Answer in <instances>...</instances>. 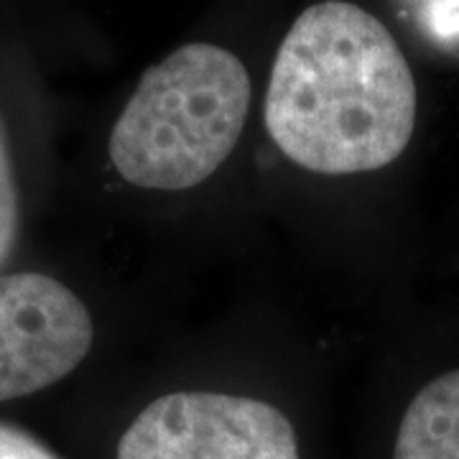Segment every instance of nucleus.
Wrapping results in <instances>:
<instances>
[{
    "mask_svg": "<svg viewBox=\"0 0 459 459\" xmlns=\"http://www.w3.org/2000/svg\"><path fill=\"white\" fill-rule=\"evenodd\" d=\"M265 128L296 166L362 174L394 164L416 126V82L391 31L347 0L309 5L283 36Z\"/></svg>",
    "mask_w": 459,
    "mask_h": 459,
    "instance_id": "nucleus-1",
    "label": "nucleus"
},
{
    "mask_svg": "<svg viewBox=\"0 0 459 459\" xmlns=\"http://www.w3.org/2000/svg\"><path fill=\"white\" fill-rule=\"evenodd\" d=\"M246 65L217 44H184L148 66L110 133V161L141 189L179 192L235 151L250 108Z\"/></svg>",
    "mask_w": 459,
    "mask_h": 459,
    "instance_id": "nucleus-2",
    "label": "nucleus"
},
{
    "mask_svg": "<svg viewBox=\"0 0 459 459\" xmlns=\"http://www.w3.org/2000/svg\"><path fill=\"white\" fill-rule=\"evenodd\" d=\"M117 459H299L289 416L246 395L177 391L135 416Z\"/></svg>",
    "mask_w": 459,
    "mask_h": 459,
    "instance_id": "nucleus-3",
    "label": "nucleus"
},
{
    "mask_svg": "<svg viewBox=\"0 0 459 459\" xmlns=\"http://www.w3.org/2000/svg\"><path fill=\"white\" fill-rule=\"evenodd\" d=\"M95 325L65 283L0 273V401L59 383L87 358Z\"/></svg>",
    "mask_w": 459,
    "mask_h": 459,
    "instance_id": "nucleus-4",
    "label": "nucleus"
},
{
    "mask_svg": "<svg viewBox=\"0 0 459 459\" xmlns=\"http://www.w3.org/2000/svg\"><path fill=\"white\" fill-rule=\"evenodd\" d=\"M394 459H459V370L434 377L411 401Z\"/></svg>",
    "mask_w": 459,
    "mask_h": 459,
    "instance_id": "nucleus-5",
    "label": "nucleus"
},
{
    "mask_svg": "<svg viewBox=\"0 0 459 459\" xmlns=\"http://www.w3.org/2000/svg\"><path fill=\"white\" fill-rule=\"evenodd\" d=\"M18 240V189L8 148V131L0 117V268L13 255Z\"/></svg>",
    "mask_w": 459,
    "mask_h": 459,
    "instance_id": "nucleus-6",
    "label": "nucleus"
},
{
    "mask_svg": "<svg viewBox=\"0 0 459 459\" xmlns=\"http://www.w3.org/2000/svg\"><path fill=\"white\" fill-rule=\"evenodd\" d=\"M0 459H59L23 429L0 424Z\"/></svg>",
    "mask_w": 459,
    "mask_h": 459,
    "instance_id": "nucleus-7",
    "label": "nucleus"
}]
</instances>
